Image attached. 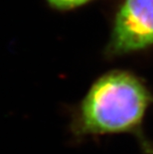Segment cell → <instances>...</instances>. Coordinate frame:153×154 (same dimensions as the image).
Here are the masks:
<instances>
[{"instance_id": "cell-1", "label": "cell", "mask_w": 153, "mask_h": 154, "mask_svg": "<svg viewBox=\"0 0 153 154\" xmlns=\"http://www.w3.org/2000/svg\"><path fill=\"white\" fill-rule=\"evenodd\" d=\"M151 104L153 94L139 77L128 71L107 72L94 82L72 111L73 140L81 143L106 135L130 134L143 153L153 154V140L143 129Z\"/></svg>"}, {"instance_id": "cell-2", "label": "cell", "mask_w": 153, "mask_h": 154, "mask_svg": "<svg viewBox=\"0 0 153 154\" xmlns=\"http://www.w3.org/2000/svg\"><path fill=\"white\" fill-rule=\"evenodd\" d=\"M153 46V0H124L113 21L106 53L129 54Z\"/></svg>"}, {"instance_id": "cell-3", "label": "cell", "mask_w": 153, "mask_h": 154, "mask_svg": "<svg viewBox=\"0 0 153 154\" xmlns=\"http://www.w3.org/2000/svg\"><path fill=\"white\" fill-rule=\"evenodd\" d=\"M52 7L59 10H70V9L80 7L90 0H47Z\"/></svg>"}]
</instances>
